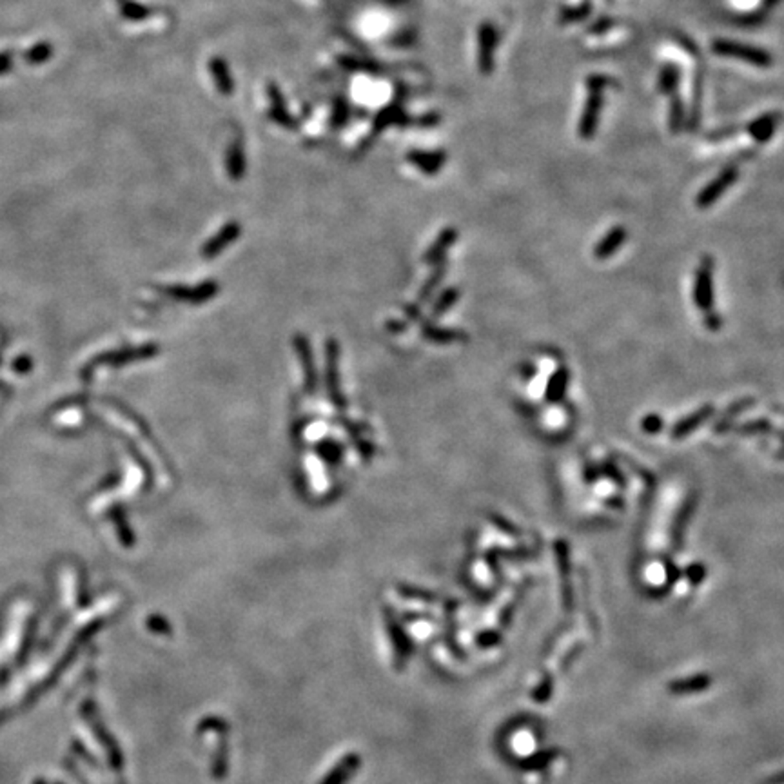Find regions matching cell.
<instances>
[{
  "label": "cell",
  "instance_id": "1",
  "mask_svg": "<svg viewBox=\"0 0 784 784\" xmlns=\"http://www.w3.org/2000/svg\"><path fill=\"white\" fill-rule=\"evenodd\" d=\"M712 52L720 56H730V59L742 60L746 64L757 66V68H770L773 64L770 53L763 47H755L750 44L735 42V40L717 39L712 44Z\"/></svg>",
  "mask_w": 784,
  "mask_h": 784
},
{
  "label": "cell",
  "instance_id": "2",
  "mask_svg": "<svg viewBox=\"0 0 784 784\" xmlns=\"http://www.w3.org/2000/svg\"><path fill=\"white\" fill-rule=\"evenodd\" d=\"M694 301L701 310H713V258L704 256L695 271Z\"/></svg>",
  "mask_w": 784,
  "mask_h": 784
},
{
  "label": "cell",
  "instance_id": "3",
  "mask_svg": "<svg viewBox=\"0 0 784 784\" xmlns=\"http://www.w3.org/2000/svg\"><path fill=\"white\" fill-rule=\"evenodd\" d=\"M739 176V169L735 166H726L725 169L720 171L719 174H717L716 179L712 180V182H708L706 186L701 189V193L697 196H695V205L699 209H708L712 207L713 204H716L717 200L720 198V196L725 195L726 191H728L730 187L735 183V180H737Z\"/></svg>",
  "mask_w": 784,
  "mask_h": 784
},
{
  "label": "cell",
  "instance_id": "4",
  "mask_svg": "<svg viewBox=\"0 0 784 784\" xmlns=\"http://www.w3.org/2000/svg\"><path fill=\"white\" fill-rule=\"evenodd\" d=\"M603 100L605 98H603L601 91H589L585 109L581 113L579 123H577V135H579V138L589 140V138H592L596 135L599 126V116H601L603 111Z\"/></svg>",
  "mask_w": 784,
  "mask_h": 784
},
{
  "label": "cell",
  "instance_id": "5",
  "mask_svg": "<svg viewBox=\"0 0 784 784\" xmlns=\"http://www.w3.org/2000/svg\"><path fill=\"white\" fill-rule=\"evenodd\" d=\"M497 40H500V35H497L496 26H492V24L485 22L483 26L479 28V60H478L479 69H481L485 75H490L492 69H494V52H496Z\"/></svg>",
  "mask_w": 784,
  "mask_h": 784
},
{
  "label": "cell",
  "instance_id": "6",
  "mask_svg": "<svg viewBox=\"0 0 784 784\" xmlns=\"http://www.w3.org/2000/svg\"><path fill=\"white\" fill-rule=\"evenodd\" d=\"M627 240H628L627 227H621V225L612 227V229L608 231L601 240H599V243L596 246V249H593V256H596L598 260L610 258V256H614L615 253L621 249V246H623Z\"/></svg>",
  "mask_w": 784,
  "mask_h": 784
},
{
  "label": "cell",
  "instance_id": "7",
  "mask_svg": "<svg viewBox=\"0 0 784 784\" xmlns=\"http://www.w3.org/2000/svg\"><path fill=\"white\" fill-rule=\"evenodd\" d=\"M713 412H716V407L713 405H704V407H701L699 411L692 412L690 416H687L685 420L677 421V423L674 425V428H672V438L674 440H681V438L688 436L690 433H694L695 428L701 427V425L704 423V421H708L710 418L713 416Z\"/></svg>",
  "mask_w": 784,
  "mask_h": 784
},
{
  "label": "cell",
  "instance_id": "8",
  "mask_svg": "<svg viewBox=\"0 0 784 784\" xmlns=\"http://www.w3.org/2000/svg\"><path fill=\"white\" fill-rule=\"evenodd\" d=\"M780 123V113H764V115H761L759 119L752 120L750 123H748V128H746V131H748V135L754 138V140L757 142H768L773 136V133H776L777 126Z\"/></svg>",
  "mask_w": 784,
  "mask_h": 784
},
{
  "label": "cell",
  "instance_id": "9",
  "mask_svg": "<svg viewBox=\"0 0 784 784\" xmlns=\"http://www.w3.org/2000/svg\"><path fill=\"white\" fill-rule=\"evenodd\" d=\"M360 764H361L360 755L347 754L338 764H336V768H332L331 773H329V776H327L320 784H345L352 776H354V773H356Z\"/></svg>",
  "mask_w": 784,
  "mask_h": 784
},
{
  "label": "cell",
  "instance_id": "10",
  "mask_svg": "<svg viewBox=\"0 0 784 784\" xmlns=\"http://www.w3.org/2000/svg\"><path fill=\"white\" fill-rule=\"evenodd\" d=\"M568 380H570V373H568V369H565V367H561V369H557L554 374H552L550 382H548L547 385V402L557 403L565 398Z\"/></svg>",
  "mask_w": 784,
  "mask_h": 784
},
{
  "label": "cell",
  "instance_id": "11",
  "mask_svg": "<svg viewBox=\"0 0 784 784\" xmlns=\"http://www.w3.org/2000/svg\"><path fill=\"white\" fill-rule=\"evenodd\" d=\"M679 80H681V71H679L677 66L665 64L661 68V73H659V91L663 95L672 97V95L677 93Z\"/></svg>",
  "mask_w": 784,
  "mask_h": 784
},
{
  "label": "cell",
  "instance_id": "12",
  "mask_svg": "<svg viewBox=\"0 0 784 784\" xmlns=\"http://www.w3.org/2000/svg\"><path fill=\"white\" fill-rule=\"evenodd\" d=\"M387 628H389V632H390V637L394 639L396 661H398V666H402L403 659H407L409 652H411L409 641H407V637H405V634H403L402 628H399L398 625L394 623V619L389 617V615H387Z\"/></svg>",
  "mask_w": 784,
  "mask_h": 784
},
{
  "label": "cell",
  "instance_id": "13",
  "mask_svg": "<svg viewBox=\"0 0 784 784\" xmlns=\"http://www.w3.org/2000/svg\"><path fill=\"white\" fill-rule=\"evenodd\" d=\"M238 231H240V229H238L236 224L227 225V227H225V229L222 231V233L218 234L217 238H212L211 242L205 246V249L202 251V255L207 256V258H212L215 255H218V253H220V251L224 249V247L227 246L231 240H234V238L238 236Z\"/></svg>",
  "mask_w": 784,
  "mask_h": 784
},
{
  "label": "cell",
  "instance_id": "14",
  "mask_svg": "<svg viewBox=\"0 0 784 784\" xmlns=\"http://www.w3.org/2000/svg\"><path fill=\"white\" fill-rule=\"evenodd\" d=\"M215 293H217V287H215L212 284H205V285H200L198 289H174L173 296L180 298V300H189L193 301V303H198V301H204L207 300V298H211Z\"/></svg>",
  "mask_w": 784,
  "mask_h": 784
},
{
  "label": "cell",
  "instance_id": "15",
  "mask_svg": "<svg viewBox=\"0 0 784 784\" xmlns=\"http://www.w3.org/2000/svg\"><path fill=\"white\" fill-rule=\"evenodd\" d=\"M752 405H754V399H752V398H744V399H741V402L733 403L732 409H730V411H726L725 414L720 416V420L717 421V425H716V433H723L725 428H728L730 421L735 420V418H737V416L741 414V412H744L746 409H750Z\"/></svg>",
  "mask_w": 784,
  "mask_h": 784
},
{
  "label": "cell",
  "instance_id": "16",
  "mask_svg": "<svg viewBox=\"0 0 784 784\" xmlns=\"http://www.w3.org/2000/svg\"><path fill=\"white\" fill-rule=\"evenodd\" d=\"M685 123V102L677 93L672 95V102H670V131L679 133L682 129Z\"/></svg>",
  "mask_w": 784,
  "mask_h": 784
},
{
  "label": "cell",
  "instance_id": "17",
  "mask_svg": "<svg viewBox=\"0 0 784 784\" xmlns=\"http://www.w3.org/2000/svg\"><path fill=\"white\" fill-rule=\"evenodd\" d=\"M590 11H592L590 2H583V4L579 6H574V8H565L561 9L560 22L561 24H574V22L585 20V18L590 15Z\"/></svg>",
  "mask_w": 784,
  "mask_h": 784
},
{
  "label": "cell",
  "instance_id": "18",
  "mask_svg": "<svg viewBox=\"0 0 784 784\" xmlns=\"http://www.w3.org/2000/svg\"><path fill=\"white\" fill-rule=\"evenodd\" d=\"M456 236H458V234H456V231H454V229L445 231V233L441 234V238H440V242H438V246H434V249L430 251V253H428V255H427V260H436V258H440V256L443 255V253H445L447 247H449L450 243H452L454 240H456Z\"/></svg>",
  "mask_w": 784,
  "mask_h": 784
},
{
  "label": "cell",
  "instance_id": "19",
  "mask_svg": "<svg viewBox=\"0 0 784 784\" xmlns=\"http://www.w3.org/2000/svg\"><path fill=\"white\" fill-rule=\"evenodd\" d=\"M739 434H757V433H764V430H771V423L766 420H754V421H748V423L744 425H739L737 428H735Z\"/></svg>",
  "mask_w": 784,
  "mask_h": 784
},
{
  "label": "cell",
  "instance_id": "20",
  "mask_svg": "<svg viewBox=\"0 0 784 784\" xmlns=\"http://www.w3.org/2000/svg\"><path fill=\"white\" fill-rule=\"evenodd\" d=\"M641 428L646 434H657L663 428V418L659 414H646L641 421Z\"/></svg>",
  "mask_w": 784,
  "mask_h": 784
},
{
  "label": "cell",
  "instance_id": "21",
  "mask_svg": "<svg viewBox=\"0 0 784 784\" xmlns=\"http://www.w3.org/2000/svg\"><path fill=\"white\" fill-rule=\"evenodd\" d=\"M614 26H615L614 18L599 17V18H596V22H593V24H590V26H589V33L590 35H603V33H606V31H610Z\"/></svg>",
  "mask_w": 784,
  "mask_h": 784
},
{
  "label": "cell",
  "instance_id": "22",
  "mask_svg": "<svg viewBox=\"0 0 784 784\" xmlns=\"http://www.w3.org/2000/svg\"><path fill=\"white\" fill-rule=\"evenodd\" d=\"M608 84H610V80L605 77V75H599V73H592L589 78H586V90L589 91H605L606 88H608Z\"/></svg>",
  "mask_w": 784,
  "mask_h": 784
},
{
  "label": "cell",
  "instance_id": "23",
  "mask_svg": "<svg viewBox=\"0 0 784 784\" xmlns=\"http://www.w3.org/2000/svg\"><path fill=\"white\" fill-rule=\"evenodd\" d=\"M456 300H458V291H456V289H450V291H447V293L441 296V300H440V303H438L436 309H434V314H441L443 310H447Z\"/></svg>",
  "mask_w": 784,
  "mask_h": 784
},
{
  "label": "cell",
  "instance_id": "24",
  "mask_svg": "<svg viewBox=\"0 0 784 784\" xmlns=\"http://www.w3.org/2000/svg\"><path fill=\"white\" fill-rule=\"evenodd\" d=\"M427 338L434 339V342H454V339H462L463 336H458V332H452V331H433V329H427Z\"/></svg>",
  "mask_w": 784,
  "mask_h": 784
},
{
  "label": "cell",
  "instance_id": "25",
  "mask_svg": "<svg viewBox=\"0 0 784 784\" xmlns=\"http://www.w3.org/2000/svg\"><path fill=\"white\" fill-rule=\"evenodd\" d=\"M704 325H706V329H710V331H719L720 325H723V320H720V316L717 313L708 310L706 316H704Z\"/></svg>",
  "mask_w": 784,
  "mask_h": 784
},
{
  "label": "cell",
  "instance_id": "26",
  "mask_svg": "<svg viewBox=\"0 0 784 784\" xmlns=\"http://www.w3.org/2000/svg\"><path fill=\"white\" fill-rule=\"evenodd\" d=\"M603 472H605L606 476H610L612 481H615V483L621 485V487L625 485L623 476H621V472H619L617 469H615V465H612V463H605V465H603Z\"/></svg>",
  "mask_w": 784,
  "mask_h": 784
},
{
  "label": "cell",
  "instance_id": "27",
  "mask_svg": "<svg viewBox=\"0 0 784 784\" xmlns=\"http://www.w3.org/2000/svg\"><path fill=\"white\" fill-rule=\"evenodd\" d=\"M598 476H599V472L596 471V466H592V469H590V466H586V469H585V479L589 481V483H593Z\"/></svg>",
  "mask_w": 784,
  "mask_h": 784
},
{
  "label": "cell",
  "instance_id": "28",
  "mask_svg": "<svg viewBox=\"0 0 784 784\" xmlns=\"http://www.w3.org/2000/svg\"><path fill=\"white\" fill-rule=\"evenodd\" d=\"M776 2H777V0H766V4H770V6H773Z\"/></svg>",
  "mask_w": 784,
  "mask_h": 784
}]
</instances>
